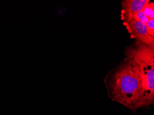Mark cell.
Wrapping results in <instances>:
<instances>
[{"label":"cell","mask_w":154,"mask_h":115,"mask_svg":"<svg viewBox=\"0 0 154 115\" xmlns=\"http://www.w3.org/2000/svg\"><path fill=\"white\" fill-rule=\"evenodd\" d=\"M109 97L132 112L144 107V89L141 71L125 57L108 72L104 79Z\"/></svg>","instance_id":"cell-1"},{"label":"cell","mask_w":154,"mask_h":115,"mask_svg":"<svg viewBox=\"0 0 154 115\" xmlns=\"http://www.w3.org/2000/svg\"><path fill=\"white\" fill-rule=\"evenodd\" d=\"M125 56L133 60L141 71L144 89V108L154 104V47L136 41L126 49Z\"/></svg>","instance_id":"cell-2"},{"label":"cell","mask_w":154,"mask_h":115,"mask_svg":"<svg viewBox=\"0 0 154 115\" xmlns=\"http://www.w3.org/2000/svg\"><path fill=\"white\" fill-rule=\"evenodd\" d=\"M124 24L132 38L147 45L154 47V37L149 34L146 25L134 19Z\"/></svg>","instance_id":"cell-3"},{"label":"cell","mask_w":154,"mask_h":115,"mask_svg":"<svg viewBox=\"0 0 154 115\" xmlns=\"http://www.w3.org/2000/svg\"><path fill=\"white\" fill-rule=\"evenodd\" d=\"M148 0H124L122 2V20L124 24L134 19V15L142 10Z\"/></svg>","instance_id":"cell-4"},{"label":"cell","mask_w":154,"mask_h":115,"mask_svg":"<svg viewBox=\"0 0 154 115\" xmlns=\"http://www.w3.org/2000/svg\"><path fill=\"white\" fill-rule=\"evenodd\" d=\"M142 10L149 20L154 19V2H150V1L148 0V2L143 8Z\"/></svg>","instance_id":"cell-5"},{"label":"cell","mask_w":154,"mask_h":115,"mask_svg":"<svg viewBox=\"0 0 154 115\" xmlns=\"http://www.w3.org/2000/svg\"><path fill=\"white\" fill-rule=\"evenodd\" d=\"M134 19L140 21L143 24L146 25L149 20V19L145 15L143 10L137 12L134 15Z\"/></svg>","instance_id":"cell-6"},{"label":"cell","mask_w":154,"mask_h":115,"mask_svg":"<svg viewBox=\"0 0 154 115\" xmlns=\"http://www.w3.org/2000/svg\"><path fill=\"white\" fill-rule=\"evenodd\" d=\"M146 27L149 34L154 37V19L149 20L146 24Z\"/></svg>","instance_id":"cell-7"}]
</instances>
